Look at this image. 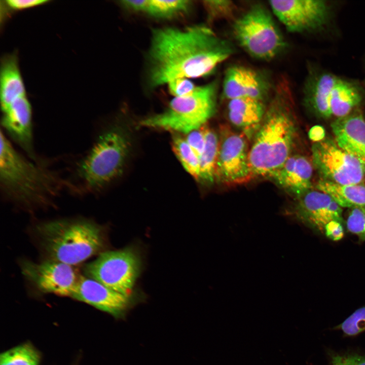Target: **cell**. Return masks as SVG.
I'll return each instance as SVG.
<instances>
[{
    "mask_svg": "<svg viewBox=\"0 0 365 365\" xmlns=\"http://www.w3.org/2000/svg\"><path fill=\"white\" fill-rule=\"evenodd\" d=\"M233 45L203 24L154 29L148 53L153 87L177 78H196L212 72L235 52Z\"/></svg>",
    "mask_w": 365,
    "mask_h": 365,
    "instance_id": "cell-1",
    "label": "cell"
},
{
    "mask_svg": "<svg viewBox=\"0 0 365 365\" xmlns=\"http://www.w3.org/2000/svg\"><path fill=\"white\" fill-rule=\"evenodd\" d=\"M263 121L249 148L252 177H270L291 156L296 136L293 97L288 80L281 77L273 91Z\"/></svg>",
    "mask_w": 365,
    "mask_h": 365,
    "instance_id": "cell-2",
    "label": "cell"
},
{
    "mask_svg": "<svg viewBox=\"0 0 365 365\" xmlns=\"http://www.w3.org/2000/svg\"><path fill=\"white\" fill-rule=\"evenodd\" d=\"M62 183L53 172L21 155L1 131L0 184L8 199L26 205L44 204L57 195Z\"/></svg>",
    "mask_w": 365,
    "mask_h": 365,
    "instance_id": "cell-3",
    "label": "cell"
},
{
    "mask_svg": "<svg viewBox=\"0 0 365 365\" xmlns=\"http://www.w3.org/2000/svg\"><path fill=\"white\" fill-rule=\"evenodd\" d=\"M41 246L50 260L71 266L80 264L103 248L102 229L85 220H57L36 227Z\"/></svg>",
    "mask_w": 365,
    "mask_h": 365,
    "instance_id": "cell-4",
    "label": "cell"
},
{
    "mask_svg": "<svg viewBox=\"0 0 365 365\" xmlns=\"http://www.w3.org/2000/svg\"><path fill=\"white\" fill-rule=\"evenodd\" d=\"M130 150V141L119 126L102 132L87 154L78 163V188L87 193L97 192L122 173Z\"/></svg>",
    "mask_w": 365,
    "mask_h": 365,
    "instance_id": "cell-5",
    "label": "cell"
},
{
    "mask_svg": "<svg viewBox=\"0 0 365 365\" xmlns=\"http://www.w3.org/2000/svg\"><path fill=\"white\" fill-rule=\"evenodd\" d=\"M218 85L213 81L189 95L174 97L164 111L143 119L139 126L186 134L201 128L215 113Z\"/></svg>",
    "mask_w": 365,
    "mask_h": 365,
    "instance_id": "cell-6",
    "label": "cell"
},
{
    "mask_svg": "<svg viewBox=\"0 0 365 365\" xmlns=\"http://www.w3.org/2000/svg\"><path fill=\"white\" fill-rule=\"evenodd\" d=\"M232 31L239 46L251 57L271 60L286 47L283 36L269 10L255 4L234 21Z\"/></svg>",
    "mask_w": 365,
    "mask_h": 365,
    "instance_id": "cell-7",
    "label": "cell"
},
{
    "mask_svg": "<svg viewBox=\"0 0 365 365\" xmlns=\"http://www.w3.org/2000/svg\"><path fill=\"white\" fill-rule=\"evenodd\" d=\"M142 259L138 250L128 246L100 253L87 264L84 272L88 278L122 294L129 295L142 269Z\"/></svg>",
    "mask_w": 365,
    "mask_h": 365,
    "instance_id": "cell-8",
    "label": "cell"
},
{
    "mask_svg": "<svg viewBox=\"0 0 365 365\" xmlns=\"http://www.w3.org/2000/svg\"><path fill=\"white\" fill-rule=\"evenodd\" d=\"M313 165L321 179L342 185L362 183L365 173L353 157L335 139L324 138L312 147Z\"/></svg>",
    "mask_w": 365,
    "mask_h": 365,
    "instance_id": "cell-9",
    "label": "cell"
},
{
    "mask_svg": "<svg viewBox=\"0 0 365 365\" xmlns=\"http://www.w3.org/2000/svg\"><path fill=\"white\" fill-rule=\"evenodd\" d=\"M247 139L243 133L239 134L224 127L221 129L215 179L234 185L248 182L253 178L248 163Z\"/></svg>",
    "mask_w": 365,
    "mask_h": 365,
    "instance_id": "cell-10",
    "label": "cell"
},
{
    "mask_svg": "<svg viewBox=\"0 0 365 365\" xmlns=\"http://www.w3.org/2000/svg\"><path fill=\"white\" fill-rule=\"evenodd\" d=\"M71 298L106 312L117 319H124L129 311L143 300L137 292L126 295L90 278L80 276Z\"/></svg>",
    "mask_w": 365,
    "mask_h": 365,
    "instance_id": "cell-11",
    "label": "cell"
},
{
    "mask_svg": "<svg viewBox=\"0 0 365 365\" xmlns=\"http://www.w3.org/2000/svg\"><path fill=\"white\" fill-rule=\"evenodd\" d=\"M273 14L291 33H301L319 28L327 19L328 9L321 0L270 1Z\"/></svg>",
    "mask_w": 365,
    "mask_h": 365,
    "instance_id": "cell-12",
    "label": "cell"
},
{
    "mask_svg": "<svg viewBox=\"0 0 365 365\" xmlns=\"http://www.w3.org/2000/svg\"><path fill=\"white\" fill-rule=\"evenodd\" d=\"M22 274L42 292L70 297L80 276L72 266L49 260L40 263L24 261Z\"/></svg>",
    "mask_w": 365,
    "mask_h": 365,
    "instance_id": "cell-13",
    "label": "cell"
},
{
    "mask_svg": "<svg viewBox=\"0 0 365 365\" xmlns=\"http://www.w3.org/2000/svg\"><path fill=\"white\" fill-rule=\"evenodd\" d=\"M297 199L291 211L298 220L310 227L323 233L330 223L343 222L342 208L325 193L310 190Z\"/></svg>",
    "mask_w": 365,
    "mask_h": 365,
    "instance_id": "cell-14",
    "label": "cell"
},
{
    "mask_svg": "<svg viewBox=\"0 0 365 365\" xmlns=\"http://www.w3.org/2000/svg\"><path fill=\"white\" fill-rule=\"evenodd\" d=\"M270 87L269 80L263 73L246 66L233 65L225 72L222 95L229 100L250 97L264 101Z\"/></svg>",
    "mask_w": 365,
    "mask_h": 365,
    "instance_id": "cell-15",
    "label": "cell"
},
{
    "mask_svg": "<svg viewBox=\"0 0 365 365\" xmlns=\"http://www.w3.org/2000/svg\"><path fill=\"white\" fill-rule=\"evenodd\" d=\"M2 111L1 124L5 131L31 159L36 160L31 107L26 96L16 99Z\"/></svg>",
    "mask_w": 365,
    "mask_h": 365,
    "instance_id": "cell-16",
    "label": "cell"
},
{
    "mask_svg": "<svg viewBox=\"0 0 365 365\" xmlns=\"http://www.w3.org/2000/svg\"><path fill=\"white\" fill-rule=\"evenodd\" d=\"M331 127L337 143L357 161L365 173V120L362 115L354 113L337 118Z\"/></svg>",
    "mask_w": 365,
    "mask_h": 365,
    "instance_id": "cell-17",
    "label": "cell"
},
{
    "mask_svg": "<svg viewBox=\"0 0 365 365\" xmlns=\"http://www.w3.org/2000/svg\"><path fill=\"white\" fill-rule=\"evenodd\" d=\"M313 166L304 156L291 155L269 177L296 198L311 190Z\"/></svg>",
    "mask_w": 365,
    "mask_h": 365,
    "instance_id": "cell-18",
    "label": "cell"
},
{
    "mask_svg": "<svg viewBox=\"0 0 365 365\" xmlns=\"http://www.w3.org/2000/svg\"><path fill=\"white\" fill-rule=\"evenodd\" d=\"M266 107L264 101L250 97L229 100L228 116L231 123L241 129L246 137L256 133L263 121Z\"/></svg>",
    "mask_w": 365,
    "mask_h": 365,
    "instance_id": "cell-19",
    "label": "cell"
},
{
    "mask_svg": "<svg viewBox=\"0 0 365 365\" xmlns=\"http://www.w3.org/2000/svg\"><path fill=\"white\" fill-rule=\"evenodd\" d=\"M340 78L329 73L313 77L306 85L305 100L318 115L323 118L332 116L330 99L332 91Z\"/></svg>",
    "mask_w": 365,
    "mask_h": 365,
    "instance_id": "cell-20",
    "label": "cell"
},
{
    "mask_svg": "<svg viewBox=\"0 0 365 365\" xmlns=\"http://www.w3.org/2000/svg\"><path fill=\"white\" fill-rule=\"evenodd\" d=\"M25 95L24 84L15 54L5 55L1 60L0 99L1 109L16 99Z\"/></svg>",
    "mask_w": 365,
    "mask_h": 365,
    "instance_id": "cell-21",
    "label": "cell"
},
{
    "mask_svg": "<svg viewBox=\"0 0 365 365\" xmlns=\"http://www.w3.org/2000/svg\"><path fill=\"white\" fill-rule=\"evenodd\" d=\"M316 188L330 196L342 208L365 207V185L362 183L342 185L320 179Z\"/></svg>",
    "mask_w": 365,
    "mask_h": 365,
    "instance_id": "cell-22",
    "label": "cell"
},
{
    "mask_svg": "<svg viewBox=\"0 0 365 365\" xmlns=\"http://www.w3.org/2000/svg\"><path fill=\"white\" fill-rule=\"evenodd\" d=\"M361 99V92L355 85L339 79L330 97V107L332 116L339 118L348 115L359 104Z\"/></svg>",
    "mask_w": 365,
    "mask_h": 365,
    "instance_id": "cell-23",
    "label": "cell"
},
{
    "mask_svg": "<svg viewBox=\"0 0 365 365\" xmlns=\"http://www.w3.org/2000/svg\"><path fill=\"white\" fill-rule=\"evenodd\" d=\"M204 133L205 144L203 152L199 158V180L211 183L215 179L219 137L213 130L206 126H204Z\"/></svg>",
    "mask_w": 365,
    "mask_h": 365,
    "instance_id": "cell-24",
    "label": "cell"
},
{
    "mask_svg": "<svg viewBox=\"0 0 365 365\" xmlns=\"http://www.w3.org/2000/svg\"><path fill=\"white\" fill-rule=\"evenodd\" d=\"M42 353L30 341L16 345L0 355V365H40Z\"/></svg>",
    "mask_w": 365,
    "mask_h": 365,
    "instance_id": "cell-25",
    "label": "cell"
},
{
    "mask_svg": "<svg viewBox=\"0 0 365 365\" xmlns=\"http://www.w3.org/2000/svg\"><path fill=\"white\" fill-rule=\"evenodd\" d=\"M172 150L185 170L196 179H199V158L185 138L176 134L171 141Z\"/></svg>",
    "mask_w": 365,
    "mask_h": 365,
    "instance_id": "cell-26",
    "label": "cell"
},
{
    "mask_svg": "<svg viewBox=\"0 0 365 365\" xmlns=\"http://www.w3.org/2000/svg\"><path fill=\"white\" fill-rule=\"evenodd\" d=\"M190 3L186 0H146L144 13L157 18H170L186 12Z\"/></svg>",
    "mask_w": 365,
    "mask_h": 365,
    "instance_id": "cell-27",
    "label": "cell"
},
{
    "mask_svg": "<svg viewBox=\"0 0 365 365\" xmlns=\"http://www.w3.org/2000/svg\"><path fill=\"white\" fill-rule=\"evenodd\" d=\"M203 4L210 21L232 18L236 10L235 4L229 0H207Z\"/></svg>",
    "mask_w": 365,
    "mask_h": 365,
    "instance_id": "cell-28",
    "label": "cell"
},
{
    "mask_svg": "<svg viewBox=\"0 0 365 365\" xmlns=\"http://www.w3.org/2000/svg\"><path fill=\"white\" fill-rule=\"evenodd\" d=\"M334 328L341 331L346 337H354L365 332V305L356 310Z\"/></svg>",
    "mask_w": 365,
    "mask_h": 365,
    "instance_id": "cell-29",
    "label": "cell"
},
{
    "mask_svg": "<svg viewBox=\"0 0 365 365\" xmlns=\"http://www.w3.org/2000/svg\"><path fill=\"white\" fill-rule=\"evenodd\" d=\"M327 365H365V353L355 351L338 352L327 349Z\"/></svg>",
    "mask_w": 365,
    "mask_h": 365,
    "instance_id": "cell-30",
    "label": "cell"
},
{
    "mask_svg": "<svg viewBox=\"0 0 365 365\" xmlns=\"http://www.w3.org/2000/svg\"><path fill=\"white\" fill-rule=\"evenodd\" d=\"M346 226L347 230L365 241V207L352 208L349 212Z\"/></svg>",
    "mask_w": 365,
    "mask_h": 365,
    "instance_id": "cell-31",
    "label": "cell"
},
{
    "mask_svg": "<svg viewBox=\"0 0 365 365\" xmlns=\"http://www.w3.org/2000/svg\"><path fill=\"white\" fill-rule=\"evenodd\" d=\"M169 93L174 97L190 94L196 89L194 83L187 78H177L167 83Z\"/></svg>",
    "mask_w": 365,
    "mask_h": 365,
    "instance_id": "cell-32",
    "label": "cell"
},
{
    "mask_svg": "<svg viewBox=\"0 0 365 365\" xmlns=\"http://www.w3.org/2000/svg\"><path fill=\"white\" fill-rule=\"evenodd\" d=\"M204 126L187 133L185 138L199 158L203 152L205 144Z\"/></svg>",
    "mask_w": 365,
    "mask_h": 365,
    "instance_id": "cell-33",
    "label": "cell"
},
{
    "mask_svg": "<svg viewBox=\"0 0 365 365\" xmlns=\"http://www.w3.org/2000/svg\"><path fill=\"white\" fill-rule=\"evenodd\" d=\"M46 0H6L4 6L11 10L18 11L28 9L48 2Z\"/></svg>",
    "mask_w": 365,
    "mask_h": 365,
    "instance_id": "cell-34",
    "label": "cell"
},
{
    "mask_svg": "<svg viewBox=\"0 0 365 365\" xmlns=\"http://www.w3.org/2000/svg\"><path fill=\"white\" fill-rule=\"evenodd\" d=\"M309 136L312 140L317 142L324 139V131L319 126H315L311 128L309 132Z\"/></svg>",
    "mask_w": 365,
    "mask_h": 365,
    "instance_id": "cell-35",
    "label": "cell"
}]
</instances>
